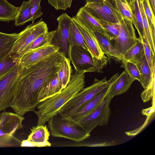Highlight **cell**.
Instances as JSON below:
<instances>
[{"instance_id": "obj_1", "label": "cell", "mask_w": 155, "mask_h": 155, "mask_svg": "<svg viewBox=\"0 0 155 155\" xmlns=\"http://www.w3.org/2000/svg\"><path fill=\"white\" fill-rule=\"evenodd\" d=\"M65 58L59 51L23 69L10 106L15 113L23 116L35 111L42 88L57 73Z\"/></svg>"}, {"instance_id": "obj_2", "label": "cell", "mask_w": 155, "mask_h": 155, "mask_svg": "<svg viewBox=\"0 0 155 155\" xmlns=\"http://www.w3.org/2000/svg\"><path fill=\"white\" fill-rule=\"evenodd\" d=\"M84 74L75 71L71 75L67 86L60 93L40 102L34 112L38 117L37 125H45L58 113L61 108L77 93L85 85Z\"/></svg>"}, {"instance_id": "obj_3", "label": "cell", "mask_w": 155, "mask_h": 155, "mask_svg": "<svg viewBox=\"0 0 155 155\" xmlns=\"http://www.w3.org/2000/svg\"><path fill=\"white\" fill-rule=\"evenodd\" d=\"M51 135L55 137L63 138L80 142L90 136V134L70 116H63L58 113L48 121Z\"/></svg>"}, {"instance_id": "obj_4", "label": "cell", "mask_w": 155, "mask_h": 155, "mask_svg": "<svg viewBox=\"0 0 155 155\" xmlns=\"http://www.w3.org/2000/svg\"><path fill=\"white\" fill-rule=\"evenodd\" d=\"M119 75L117 73L109 80L106 77L101 80L94 79L90 86L84 88L60 110L58 113L63 116H70L96 95L109 85Z\"/></svg>"}, {"instance_id": "obj_5", "label": "cell", "mask_w": 155, "mask_h": 155, "mask_svg": "<svg viewBox=\"0 0 155 155\" xmlns=\"http://www.w3.org/2000/svg\"><path fill=\"white\" fill-rule=\"evenodd\" d=\"M68 58L78 74L88 72L103 73V69L108 63V59L100 60L92 56L90 52L77 45L69 46Z\"/></svg>"}, {"instance_id": "obj_6", "label": "cell", "mask_w": 155, "mask_h": 155, "mask_svg": "<svg viewBox=\"0 0 155 155\" xmlns=\"http://www.w3.org/2000/svg\"><path fill=\"white\" fill-rule=\"evenodd\" d=\"M23 116L11 112H0V147L12 146L21 144L14 137L16 131L22 128Z\"/></svg>"}, {"instance_id": "obj_7", "label": "cell", "mask_w": 155, "mask_h": 155, "mask_svg": "<svg viewBox=\"0 0 155 155\" xmlns=\"http://www.w3.org/2000/svg\"><path fill=\"white\" fill-rule=\"evenodd\" d=\"M48 31L47 25L42 18L27 26L18 34L9 54L16 59L20 53L36 38Z\"/></svg>"}, {"instance_id": "obj_8", "label": "cell", "mask_w": 155, "mask_h": 155, "mask_svg": "<svg viewBox=\"0 0 155 155\" xmlns=\"http://www.w3.org/2000/svg\"><path fill=\"white\" fill-rule=\"evenodd\" d=\"M112 99L107 94L98 106L77 121L89 134L96 127L107 125L111 114L110 103Z\"/></svg>"}, {"instance_id": "obj_9", "label": "cell", "mask_w": 155, "mask_h": 155, "mask_svg": "<svg viewBox=\"0 0 155 155\" xmlns=\"http://www.w3.org/2000/svg\"><path fill=\"white\" fill-rule=\"evenodd\" d=\"M22 71L18 64L0 80V112L10 107L16 84Z\"/></svg>"}, {"instance_id": "obj_10", "label": "cell", "mask_w": 155, "mask_h": 155, "mask_svg": "<svg viewBox=\"0 0 155 155\" xmlns=\"http://www.w3.org/2000/svg\"><path fill=\"white\" fill-rule=\"evenodd\" d=\"M119 25L118 36L111 42L114 41L112 45L123 57L127 51L136 43L138 38L131 21L122 18Z\"/></svg>"}, {"instance_id": "obj_11", "label": "cell", "mask_w": 155, "mask_h": 155, "mask_svg": "<svg viewBox=\"0 0 155 155\" xmlns=\"http://www.w3.org/2000/svg\"><path fill=\"white\" fill-rule=\"evenodd\" d=\"M83 7L98 20L119 23L122 18L115 8L114 3L108 1L88 2Z\"/></svg>"}, {"instance_id": "obj_12", "label": "cell", "mask_w": 155, "mask_h": 155, "mask_svg": "<svg viewBox=\"0 0 155 155\" xmlns=\"http://www.w3.org/2000/svg\"><path fill=\"white\" fill-rule=\"evenodd\" d=\"M58 25L52 41V44L59 47L60 51L68 58L69 37L70 24L72 19L66 13H63L57 18Z\"/></svg>"}, {"instance_id": "obj_13", "label": "cell", "mask_w": 155, "mask_h": 155, "mask_svg": "<svg viewBox=\"0 0 155 155\" xmlns=\"http://www.w3.org/2000/svg\"><path fill=\"white\" fill-rule=\"evenodd\" d=\"M60 50L59 47L53 45L47 46L25 54L18 60V64L23 69L27 68Z\"/></svg>"}, {"instance_id": "obj_14", "label": "cell", "mask_w": 155, "mask_h": 155, "mask_svg": "<svg viewBox=\"0 0 155 155\" xmlns=\"http://www.w3.org/2000/svg\"><path fill=\"white\" fill-rule=\"evenodd\" d=\"M72 18L93 57L100 60L107 59L101 48L94 32L87 28L74 18Z\"/></svg>"}, {"instance_id": "obj_15", "label": "cell", "mask_w": 155, "mask_h": 155, "mask_svg": "<svg viewBox=\"0 0 155 155\" xmlns=\"http://www.w3.org/2000/svg\"><path fill=\"white\" fill-rule=\"evenodd\" d=\"M89 30L99 33L107 38L106 32L98 20L84 8H81L72 17Z\"/></svg>"}, {"instance_id": "obj_16", "label": "cell", "mask_w": 155, "mask_h": 155, "mask_svg": "<svg viewBox=\"0 0 155 155\" xmlns=\"http://www.w3.org/2000/svg\"><path fill=\"white\" fill-rule=\"evenodd\" d=\"M110 84L70 116L71 119L77 121L88 114L98 106L108 93Z\"/></svg>"}, {"instance_id": "obj_17", "label": "cell", "mask_w": 155, "mask_h": 155, "mask_svg": "<svg viewBox=\"0 0 155 155\" xmlns=\"http://www.w3.org/2000/svg\"><path fill=\"white\" fill-rule=\"evenodd\" d=\"M134 81L124 71L111 82L107 94L112 99L116 96L124 93L129 89Z\"/></svg>"}, {"instance_id": "obj_18", "label": "cell", "mask_w": 155, "mask_h": 155, "mask_svg": "<svg viewBox=\"0 0 155 155\" xmlns=\"http://www.w3.org/2000/svg\"><path fill=\"white\" fill-rule=\"evenodd\" d=\"M31 132L27 139L36 144L38 147H50L48 141L50 133L46 125H37L30 129Z\"/></svg>"}, {"instance_id": "obj_19", "label": "cell", "mask_w": 155, "mask_h": 155, "mask_svg": "<svg viewBox=\"0 0 155 155\" xmlns=\"http://www.w3.org/2000/svg\"><path fill=\"white\" fill-rule=\"evenodd\" d=\"M55 31V30L48 31L37 37L20 53L16 59L18 61L23 55L27 53L52 45V41Z\"/></svg>"}, {"instance_id": "obj_20", "label": "cell", "mask_w": 155, "mask_h": 155, "mask_svg": "<svg viewBox=\"0 0 155 155\" xmlns=\"http://www.w3.org/2000/svg\"><path fill=\"white\" fill-rule=\"evenodd\" d=\"M94 33L102 50L107 55L108 61L110 62L112 59L116 62H122L123 56L114 47L111 41L99 33Z\"/></svg>"}, {"instance_id": "obj_21", "label": "cell", "mask_w": 155, "mask_h": 155, "mask_svg": "<svg viewBox=\"0 0 155 155\" xmlns=\"http://www.w3.org/2000/svg\"><path fill=\"white\" fill-rule=\"evenodd\" d=\"M63 89L57 73L42 88L38 97L39 103L60 93Z\"/></svg>"}, {"instance_id": "obj_22", "label": "cell", "mask_w": 155, "mask_h": 155, "mask_svg": "<svg viewBox=\"0 0 155 155\" xmlns=\"http://www.w3.org/2000/svg\"><path fill=\"white\" fill-rule=\"evenodd\" d=\"M144 55L143 43L138 38L136 43L129 48L123 55L122 61H128L135 64L140 61Z\"/></svg>"}, {"instance_id": "obj_23", "label": "cell", "mask_w": 155, "mask_h": 155, "mask_svg": "<svg viewBox=\"0 0 155 155\" xmlns=\"http://www.w3.org/2000/svg\"><path fill=\"white\" fill-rule=\"evenodd\" d=\"M18 34L0 32V62L9 54Z\"/></svg>"}, {"instance_id": "obj_24", "label": "cell", "mask_w": 155, "mask_h": 155, "mask_svg": "<svg viewBox=\"0 0 155 155\" xmlns=\"http://www.w3.org/2000/svg\"><path fill=\"white\" fill-rule=\"evenodd\" d=\"M142 18L145 38L148 42L153 54H155V34L153 33L149 25L147 17L145 13L142 0H137Z\"/></svg>"}, {"instance_id": "obj_25", "label": "cell", "mask_w": 155, "mask_h": 155, "mask_svg": "<svg viewBox=\"0 0 155 155\" xmlns=\"http://www.w3.org/2000/svg\"><path fill=\"white\" fill-rule=\"evenodd\" d=\"M135 64L139 71L140 77L139 81L144 89H145L150 83L152 73L145 55L140 61Z\"/></svg>"}, {"instance_id": "obj_26", "label": "cell", "mask_w": 155, "mask_h": 155, "mask_svg": "<svg viewBox=\"0 0 155 155\" xmlns=\"http://www.w3.org/2000/svg\"><path fill=\"white\" fill-rule=\"evenodd\" d=\"M31 6L30 1H24L21 5L18 7V12L15 19V25L21 26L30 21H32L31 13Z\"/></svg>"}, {"instance_id": "obj_27", "label": "cell", "mask_w": 155, "mask_h": 155, "mask_svg": "<svg viewBox=\"0 0 155 155\" xmlns=\"http://www.w3.org/2000/svg\"><path fill=\"white\" fill-rule=\"evenodd\" d=\"M18 8L6 0H0V21L9 22L14 20Z\"/></svg>"}, {"instance_id": "obj_28", "label": "cell", "mask_w": 155, "mask_h": 155, "mask_svg": "<svg viewBox=\"0 0 155 155\" xmlns=\"http://www.w3.org/2000/svg\"><path fill=\"white\" fill-rule=\"evenodd\" d=\"M130 6L132 14L133 24L135 27L139 34L138 38L142 41V38H145V37L142 16L137 0H135Z\"/></svg>"}, {"instance_id": "obj_29", "label": "cell", "mask_w": 155, "mask_h": 155, "mask_svg": "<svg viewBox=\"0 0 155 155\" xmlns=\"http://www.w3.org/2000/svg\"><path fill=\"white\" fill-rule=\"evenodd\" d=\"M70 62L69 58L65 57L57 73L58 78L63 89L68 84L71 76L72 69Z\"/></svg>"}, {"instance_id": "obj_30", "label": "cell", "mask_w": 155, "mask_h": 155, "mask_svg": "<svg viewBox=\"0 0 155 155\" xmlns=\"http://www.w3.org/2000/svg\"><path fill=\"white\" fill-rule=\"evenodd\" d=\"M69 43V46H80L89 51L81 34L72 20L70 26Z\"/></svg>"}, {"instance_id": "obj_31", "label": "cell", "mask_w": 155, "mask_h": 155, "mask_svg": "<svg viewBox=\"0 0 155 155\" xmlns=\"http://www.w3.org/2000/svg\"><path fill=\"white\" fill-rule=\"evenodd\" d=\"M98 20L104 29L107 39L111 41L118 37L119 33V23Z\"/></svg>"}, {"instance_id": "obj_32", "label": "cell", "mask_w": 155, "mask_h": 155, "mask_svg": "<svg viewBox=\"0 0 155 155\" xmlns=\"http://www.w3.org/2000/svg\"><path fill=\"white\" fill-rule=\"evenodd\" d=\"M18 64L17 60L9 54L0 62V80L8 74Z\"/></svg>"}, {"instance_id": "obj_33", "label": "cell", "mask_w": 155, "mask_h": 155, "mask_svg": "<svg viewBox=\"0 0 155 155\" xmlns=\"http://www.w3.org/2000/svg\"><path fill=\"white\" fill-rule=\"evenodd\" d=\"M115 8L122 18L131 21L133 18L130 7L125 0H114Z\"/></svg>"}, {"instance_id": "obj_34", "label": "cell", "mask_w": 155, "mask_h": 155, "mask_svg": "<svg viewBox=\"0 0 155 155\" xmlns=\"http://www.w3.org/2000/svg\"><path fill=\"white\" fill-rule=\"evenodd\" d=\"M155 67L153 68L152 72V78L149 86L142 92L141 97L144 102L149 101L154 97L155 91Z\"/></svg>"}, {"instance_id": "obj_35", "label": "cell", "mask_w": 155, "mask_h": 155, "mask_svg": "<svg viewBox=\"0 0 155 155\" xmlns=\"http://www.w3.org/2000/svg\"><path fill=\"white\" fill-rule=\"evenodd\" d=\"M121 67L124 68L126 72L135 80L139 81L140 77L138 69L135 64L128 61H123Z\"/></svg>"}, {"instance_id": "obj_36", "label": "cell", "mask_w": 155, "mask_h": 155, "mask_svg": "<svg viewBox=\"0 0 155 155\" xmlns=\"http://www.w3.org/2000/svg\"><path fill=\"white\" fill-rule=\"evenodd\" d=\"M144 11L152 31L155 33V17L148 0H142Z\"/></svg>"}, {"instance_id": "obj_37", "label": "cell", "mask_w": 155, "mask_h": 155, "mask_svg": "<svg viewBox=\"0 0 155 155\" xmlns=\"http://www.w3.org/2000/svg\"><path fill=\"white\" fill-rule=\"evenodd\" d=\"M141 41L143 44L146 60L152 73L153 67L155 65V56L153 55L146 39L145 38H143Z\"/></svg>"}, {"instance_id": "obj_38", "label": "cell", "mask_w": 155, "mask_h": 155, "mask_svg": "<svg viewBox=\"0 0 155 155\" xmlns=\"http://www.w3.org/2000/svg\"><path fill=\"white\" fill-rule=\"evenodd\" d=\"M31 6V13L32 17V23L37 18L41 16L43 14L41 10L40 3L41 0H29Z\"/></svg>"}, {"instance_id": "obj_39", "label": "cell", "mask_w": 155, "mask_h": 155, "mask_svg": "<svg viewBox=\"0 0 155 155\" xmlns=\"http://www.w3.org/2000/svg\"><path fill=\"white\" fill-rule=\"evenodd\" d=\"M73 0H48L49 4L57 10H65L71 7Z\"/></svg>"}, {"instance_id": "obj_40", "label": "cell", "mask_w": 155, "mask_h": 155, "mask_svg": "<svg viewBox=\"0 0 155 155\" xmlns=\"http://www.w3.org/2000/svg\"><path fill=\"white\" fill-rule=\"evenodd\" d=\"M154 107L152 106L149 108L143 109L141 112L143 114L147 117L150 116L154 111Z\"/></svg>"}, {"instance_id": "obj_41", "label": "cell", "mask_w": 155, "mask_h": 155, "mask_svg": "<svg viewBox=\"0 0 155 155\" xmlns=\"http://www.w3.org/2000/svg\"><path fill=\"white\" fill-rule=\"evenodd\" d=\"M153 13L155 12V0H148Z\"/></svg>"}, {"instance_id": "obj_42", "label": "cell", "mask_w": 155, "mask_h": 155, "mask_svg": "<svg viewBox=\"0 0 155 155\" xmlns=\"http://www.w3.org/2000/svg\"><path fill=\"white\" fill-rule=\"evenodd\" d=\"M86 3L91 2H102V0H85Z\"/></svg>"}, {"instance_id": "obj_43", "label": "cell", "mask_w": 155, "mask_h": 155, "mask_svg": "<svg viewBox=\"0 0 155 155\" xmlns=\"http://www.w3.org/2000/svg\"><path fill=\"white\" fill-rule=\"evenodd\" d=\"M127 3L129 5V6L131 4L134 2L135 1V0H125Z\"/></svg>"}, {"instance_id": "obj_44", "label": "cell", "mask_w": 155, "mask_h": 155, "mask_svg": "<svg viewBox=\"0 0 155 155\" xmlns=\"http://www.w3.org/2000/svg\"><path fill=\"white\" fill-rule=\"evenodd\" d=\"M102 2H105V1H108L109 2H110L112 3H114V0H102Z\"/></svg>"}]
</instances>
